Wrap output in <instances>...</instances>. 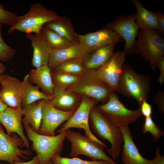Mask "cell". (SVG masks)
Returning <instances> with one entry per match:
<instances>
[{
	"instance_id": "7",
	"label": "cell",
	"mask_w": 164,
	"mask_h": 164,
	"mask_svg": "<svg viewBox=\"0 0 164 164\" xmlns=\"http://www.w3.org/2000/svg\"><path fill=\"white\" fill-rule=\"evenodd\" d=\"M96 107L111 124L119 128L128 125L142 116L139 107L134 110L127 108L113 91L105 103Z\"/></svg>"
},
{
	"instance_id": "28",
	"label": "cell",
	"mask_w": 164,
	"mask_h": 164,
	"mask_svg": "<svg viewBox=\"0 0 164 164\" xmlns=\"http://www.w3.org/2000/svg\"><path fill=\"white\" fill-rule=\"evenodd\" d=\"M83 58L67 60L58 65L51 71L63 72L80 76L86 70L83 65Z\"/></svg>"
},
{
	"instance_id": "25",
	"label": "cell",
	"mask_w": 164,
	"mask_h": 164,
	"mask_svg": "<svg viewBox=\"0 0 164 164\" xmlns=\"http://www.w3.org/2000/svg\"><path fill=\"white\" fill-rule=\"evenodd\" d=\"M136 10V21L139 29L157 30L158 19L157 12L146 9L138 0H132Z\"/></svg>"
},
{
	"instance_id": "4",
	"label": "cell",
	"mask_w": 164,
	"mask_h": 164,
	"mask_svg": "<svg viewBox=\"0 0 164 164\" xmlns=\"http://www.w3.org/2000/svg\"><path fill=\"white\" fill-rule=\"evenodd\" d=\"M134 53L140 54L156 70L158 61L164 56V39L156 30L139 29L135 44Z\"/></svg>"
},
{
	"instance_id": "6",
	"label": "cell",
	"mask_w": 164,
	"mask_h": 164,
	"mask_svg": "<svg viewBox=\"0 0 164 164\" xmlns=\"http://www.w3.org/2000/svg\"><path fill=\"white\" fill-rule=\"evenodd\" d=\"M67 90L102 104L108 100L112 90L97 76L96 70L86 69L79 80Z\"/></svg>"
},
{
	"instance_id": "31",
	"label": "cell",
	"mask_w": 164,
	"mask_h": 164,
	"mask_svg": "<svg viewBox=\"0 0 164 164\" xmlns=\"http://www.w3.org/2000/svg\"><path fill=\"white\" fill-rule=\"evenodd\" d=\"M51 160L53 164H111L108 162L103 160L87 161L77 157L69 158L62 157L59 155L54 156Z\"/></svg>"
},
{
	"instance_id": "16",
	"label": "cell",
	"mask_w": 164,
	"mask_h": 164,
	"mask_svg": "<svg viewBox=\"0 0 164 164\" xmlns=\"http://www.w3.org/2000/svg\"><path fill=\"white\" fill-rule=\"evenodd\" d=\"M119 128L123 137L121 161L124 164H156L154 158L147 159L140 154L134 142L128 125Z\"/></svg>"
},
{
	"instance_id": "12",
	"label": "cell",
	"mask_w": 164,
	"mask_h": 164,
	"mask_svg": "<svg viewBox=\"0 0 164 164\" xmlns=\"http://www.w3.org/2000/svg\"><path fill=\"white\" fill-rule=\"evenodd\" d=\"M126 55L117 51L104 64L96 70L97 76L113 91L117 92Z\"/></svg>"
},
{
	"instance_id": "27",
	"label": "cell",
	"mask_w": 164,
	"mask_h": 164,
	"mask_svg": "<svg viewBox=\"0 0 164 164\" xmlns=\"http://www.w3.org/2000/svg\"><path fill=\"white\" fill-rule=\"evenodd\" d=\"M40 33L52 50L63 48L73 44L60 36L53 30L47 28L43 27Z\"/></svg>"
},
{
	"instance_id": "17",
	"label": "cell",
	"mask_w": 164,
	"mask_h": 164,
	"mask_svg": "<svg viewBox=\"0 0 164 164\" xmlns=\"http://www.w3.org/2000/svg\"><path fill=\"white\" fill-rule=\"evenodd\" d=\"M23 115L21 108L14 109L7 106L0 113V123L4 126L8 134L15 133L18 135L23 140L25 147L29 149L30 144L24 134L22 124Z\"/></svg>"
},
{
	"instance_id": "21",
	"label": "cell",
	"mask_w": 164,
	"mask_h": 164,
	"mask_svg": "<svg viewBox=\"0 0 164 164\" xmlns=\"http://www.w3.org/2000/svg\"><path fill=\"white\" fill-rule=\"evenodd\" d=\"M29 81L41 89V91L53 98L55 88L51 70L48 65L35 68L28 74Z\"/></svg>"
},
{
	"instance_id": "40",
	"label": "cell",
	"mask_w": 164,
	"mask_h": 164,
	"mask_svg": "<svg viewBox=\"0 0 164 164\" xmlns=\"http://www.w3.org/2000/svg\"><path fill=\"white\" fill-rule=\"evenodd\" d=\"M7 106L0 97V113L3 111Z\"/></svg>"
},
{
	"instance_id": "8",
	"label": "cell",
	"mask_w": 164,
	"mask_h": 164,
	"mask_svg": "<svg viewBox=\"0 0 164 164\" xmlns=\"http://www.w3.org/2000/svg\"><path fill=\"white\" fill-rule=\"evenodd\" d=\"M66 130V138L71 144V149L69 155L76 157L79 155L87 156L92 161L105 160L111 164H118L104 152L105 146L102 145L84 136L80 133Z\"/></svg>"
},
{
	"instance_id": "33",
	"label": "cell",
	"mask_w": 164,
	"mask_h": 164,
	"mask_svg": "<svg viewBox=\"0 0 164 164\" xmlns=\"http://www.w3.org/2000/svg\"><path fill=\"white\" fill-rule=\"evenodd\" d=\"M19 17L16 13L5 10L0 3V23L11 26L17 22Z\"/></svg>"
},
{
	"instance_id": "30",
	"label": "cell",
	"mask_w": 164,
	"mask_h": 164,
	"mask_svg": "<svg viewBox=\"0 0 164 164\" xmlns=\"http://www.w3.org/2000/svg\"><path fill=\"white\" fill-rule=\"evenodd\" d=\"M142 130L144 134L149 132L155 142L164 135L162 129L154 122L151 116L145 118V121L142 126Z\"/></svg>"
},
{
	"instance_id": "13",
	"label": "cell",
	"mask_w": 164,
	"mask_h": 164,
	"mask_svg": "<svg viewBox=\"0 0 164 164\" xmlns=\"http://www.w3.org/2000/svg\"><path fill=\"white\" fill-rule=\"evenodd\" d=\"M78 39L88 53L113 43L121 42L123 39L114 31L104 27L94 32L78 34Z\"/></svg>"
},
{
	"instance_id": "43",
	"label": "cell",
	"mask_w": 164,
	"mask_h": 164,
	"mask_svg": "<svg viewBox=\"0 0 164 164\" xmlns=\"http://www.w3.org/2000/svg\"><path fill=\"white\" fill-rule=\"evenodd\" d=\"M47 164H53L51 160H50Z\"/></svg>"
},
{
	"instance_id": "36",
	"label": "cell",
	"mask_w": 164,
	"mask_h": 164,
	"mask_svg": "<svg viewBox=\"0 0 164 164\" xmlns=\"http://www.w3.org/2000/svg\"><path fill=\"white\" fill-rule=\"evenodd\" d=\"M157 67L159 69L160 73L158 81L160 84L162 85L164 82V56L158 61Z\"/></svg>"
},
{
	"instance_id": "35",
	"label": "cell",
	"mask_w": 164,
	"mask_h": 164,
	"mask_svg": "<svg viewBox=\"0 0 164 164\" xmlns=\"http://www.w3.org/2000/svg\"><path fill=\"white\" fill-rule=\"evenodd\" d=\"M142 116L145 118L151 116L152 114V105L147 102V101L144 100L141 104L139 105Z\"/></svg>"
},
{
	"instance_id": "10",
	"label": "cell",
	"mask_w": 164,
	"mask_h": 164,
	"mask_svg": "<svg viewBox=\"0 0 164 164\" xmlns=\"http://www.w3.org/2000/svg\"><path fill=\"white\" fill-rule=\"evenodd\" d=\"M25 147L23 140L17 134H6L0 123V161L7 162L10 164L16 162H24L20 158L28 160L26 155H30L29 150H23L19 147Z\"/></svg>"
},
{
	"instance_id": "3",
	"label": "cell",
	"mask_w": 164,
	"mask_h": 164,
	"mask_svg": "<svg viewBox=\"0 0 164 164\" xmlns=\"http://www.w3.org/2000/svg\"><path fill=\"white\" fill-rule=\"evenodd\" d=\"M23 126L28 139L32 142V149L36 153L40 164H47L53 156L60 155L66 139V130L56 135L50 136L35 132L29 125Z\"/></svg>"
},
{
	"instance_id": "1",
	"label": "cell",
	"mask_w": 164,
	"mask_h": 164,
	"mask_svg": "<svg viewBox=\"0 0 164 164\" xmlns=\"http://www.w3.org/2000/svg\"><path fill=\"white\" fill-rule=\"evenodd\" d=\"M151 82L150 75L138 73L125 63L116 92L135 100L140 105L144 100L147 101Z\"/></svg>"
},
{
	"instance_id": "34",
	"label": "cell",
	"mask_w": 164,
	"mask_h": 164,
	"mask_svg": "<svg viewBox=\"0 0 164 164\" xmlns=\"http://www.w3.org/2000/svg\"><path fill=\"white\" fill-rule=\"evenodd\" d=\"M154 101L158 106L159 111L162 114L164 113V92L158 90L154 98Z\"/></svg>"
},
{
	"instance_id": "37",
	"label": "cell",
	"mask_w": 164,
	"mask_h": 164,
	"mask_svg": "<svg viewBox=\"0 0 164 164\" xmlns=\"http://www.w3.org/2000/svg\"><path fill=\"white\" fill-rule=\"evenodd\" d=\"M158 19L157 31L163 36L164 35V15L160 12H157Z\"/></svg>"
},
{
	"instance_id": "26",
	"label": "cell",
	"mask_w": 164,
	"mask_h": 164,
	"mask_svg": "<svg viewBox=\"0 0 164 164\" xmlns=\"http://www.w3.org/2000/svg\"><path fill=\"white\" fill-rule=\"evenodd\" d=\"M23 86V94L21 104V108L37 101L44 100L50 102L53 98L39 90L37 86H33L29 81L28 74L25 76L22 81Z\"/></svg>"
},
{
	"instance_id": "32",
	"label": "cell",
	"mask_w": 164,
	"mask_h": 164,
	"mask_svg": "<svg viewBox=\"0 0 164 164\" xmlns=\"http://www.w3.org/2000/svg\"><path fill=\"white\" fill-rule=\"evenodd\" d=\"M3 25V24L0 23V61L6 62L14 57L16 50L7 44L3 39L1 33Z\"/></svg>"
},
{
	"instance_id": "38",
	"label": "cell",
	"mask_w": 164,
	"mask_h": 164,
	"mask_svg": "<svg viewBox=\"0 0 164 164\" xmlns=\"http://www.w3.org/2000/svg\"><path fill=\"white\" fill-rule=\"evenodd\" d=\"M160 148L157 147L155 149V159L156 164H164V157L160 154Z\"/></svg>"
},
{
	"instance_id": "5",
	"label": "cell",
	"mask_w": 164,
	"mask_h": 164,
	"mask_svg": "<svg viewBox=\"0 0 164 164\" xmlns=\"http://www.w3.org/2000/svg\"><path fill=\"white\" fill-rule=\"evenodd\" d=\"M59 16L55 12L47 9L40 3H35L30 5L28 12L19 16L17 22L10 26L8 33L10 35L16 30L26 34L39 33L46 23Z\"/></svg>"
},
{
	"instance_id": "24",
	"label": "cell",
	"mask_w": 164,
	"mask_h": 164,
	"mask_svg": "<svg viewBox=\"0 0 164 164\" xmlns=\"http://www.w3.org/2000/svg\"><path fill=\"white\" fill-rule=\"evenodd\" d=\"M45 101H36L22 108L24 115L22 118L23 125H29L33 131L38 133L42 123V107Z\"/></svg>"
},
{
	"instance_id": "44",
	"label": "cell",
	"mask_w": 164,
	"mask_h": 164,
	"mask_svg": "<svg viewBox=\"0 0 164 164\" xmlns=\"http://www.w3.org/2000/svg\"><path fill=\"white\" fill-rule=\"evenodd\" d=\"M8 164H10L9 163Z\"/></svg>"
},
{
	"instance_id": "18",
	"label": "cell",
	"mask_w": 164,
	"mask_h": 164,
	"mask_svg": "<svg viewBox=\"0 0 164 164\" xmlns=\"http://www.w3.org/2000/svg\"><path fill=\"white\" fill-rule=\"evenodd\" d=\"M83 97L73 91L55 86L53 97L49 103L59 110L75 112L80 106Z\"/></svg>"
},
{
	"instance_id": "19",
	"label": "cell",
	"mask_w": 164,
	"mask_h": 164,
	"mask_svg": "<svg viewBox=\"0 0 164 164\" xmlns=\"http://www.w3.org/2000/svg\"><path fill=\"white\" fill-rule=\"evenodd\" d=\"M26 36L31 41L33 49L32 66L37 68L48 65L52 50L41 33L26 34Z\"/></svg>"
},
{
	"instance_id": "2",
	"label": "cell",
	"mask_w": 164,
	"mask_h": 164,
	"mask_svg": "<svg viewBox=\"0 0 164 164\" xmlns=\"http://www.w3.org/2000/svg\"><path fill=\"white\" fill-rule=\"evenodd\" d=\"M89 123L93 132L103 141L107 140L111 145L107 151L114 159L119 156L123 137L119 128L113 125L106 117L94 106L89 115Z\"/></svg>"
},
{
	"instance_id": "15",
	"label": "cell",
	"mask_w": 164,
	"mask_h": 164,
	"mask_svg": "<svg viewBox=\"0 0 164 164\" xmlns=\"http://www.w3.org/2000/svg\"><path fill=\"white\" fill-rule=\"evenodd\" d=\"M0 97L8 107L14 109L21 108L23 94L22 81L9 76L1 83Z\"/></svg>"
},
{
	"instance_id": "9",
	"label": "cell",
	"mask_w": 164,
	"mask_h": 164,
	"mask_svg": "<svg viewBox=\"0 0 164 164\" xmlns=\"http://www.w3.org/2000/svg\"><path fill=\"white\" fill-rule=\"evenodd\" d=\"M105 27L114 31L124 39L125 45L122 51L126 55L134 53L139 29L136 21L135 13L127 16L119 15Z\"/></svg>"
},
{
	"instance_id": "41",
	"label": "cell",
	"mask_w": 164,
	"mask_h": 164,
	"mask_svg": "<svg viewBox=\"0 0 164 164\" xmlns=\"http://www.w3.org/2000/svg\"><path fill=\"white\" fill-rule=\"evenodd\" d=\"M6 70V66L1 62H0V75L3 74L4 72Z\"/></svg>"
},
{
	"instance_id": "39",
	"label": "cell",
	"mask_w": 164,
	"mask_h": 164,
	"mask_svg": "<svg viewBox=\"0 0 164 164\" xmlns=\"http://www.w3.org/2000/svg\"><path fill=\"white\" fill-rule=\"evenodd\" d=\"M13 164H40L38 156L36 155L31 160L26 162H16Z\"/></svg>"
},
{
	"instance_id": "11",
	"label": "cell",
	"mask_w": 164,
	"mask_h": 164,
	"mask_svg": "<svg viewBox=\"0 0 164 164\" xmlns=\"http://www.w3.org/2000/svg\"><path fill=\"white\" fill-rule=\"evenodd\" d=\"M81 102L72 117L61 126L56 131L60 133L71 128L83 129L85 135L99 144L108 147L97 138L92 132L90 128L89 117L92 108L98 102L95 100L85 96H83Z\"/></svg>"
},
{
	"instance_id": "42",
	"label": "cell",
	"mask_w": 164,
	"mask_h": 164,
	"mask_svg": "<svg viewBox=\"0 0 164 164\" xmlns=\"http://www.w3.org/2000/svg\"><path fill=\"white\" fill-rule=\"evenodd\" d=\"M8 75V74H3L0 75V87H1V83L2 81Z\"/></svg>"
},
{
	"instance_id": "29",
	"label": "cell",
	"mask_w": 164,
	"mask_h": 164,
	"mask_svg": "<svg viewBox=\"0 0 164 164\" xmlns=\"http://www.w3.org/2000/svg\"><path fill=\"white\" fill-rule=\"evenodd\" d=\"M51 75L55 86L66 89L77 81L80 77L67 73L53 71Z\"/></svg>"
},
{
	"instance_id": "14",
	"label": "cell",
	"mask_w": 164,
	"mask_h": 164,
	"mask_svg": "<svg viewBox=\"0 0 164 164\" xmlns=\"http://www.w3.org/2000/svg\"><path fill=\"white\" fill-rule=\"evenodd\" d=\"M74 113L59 110L45 101L42 107V121L38 133L47 136L55 135L56 128L69 120Z\"/></svg>"
},
{
	"instance_id": "20",
	"label": "cell",
	"mask_w": 164,
	"mask_h": 164,
	"mask_svg": "<svg viewBox=\"0 0 164 164\" xmlns=\"http://www.w3.org/2000/svg\"><path fill=\"white\" fill-rule=\"evenodd\" d=\"M87 53L79 43L56 50H52L48 65L51 71L62 63L68 60L83 57Z\"/></svg>"
},
{
	"instance_id": "23",
	"label": "cell",
	"mask_w": 164,
	"mask_h": 164,
	"mask_svg": "<svg viewBox=\"0 0 164 164\" xmlns=\"http://www.w3.org/2000/svg\"><path fill=\"white\" fill-rule=\"evenodd\" d=\"M43 27L53 30L73 43H79L78 34L75 31L71 20L66 16H60L57 19L46 23Z\"/></svg>"
},
{
	"instance_id": "22",
	"label": "cell",
	"mask_w": 164,
	"mask_h": 164,
	"mask_svg": "<svg viewBox=\"0 0 164 164\" xmlns=\"http://www.w3.org/2000/svg\"><path fill=\"white\" fill-rule=\"evenodd\" d=\"M117 42H114L92 52L87 53L83 58L85 69L97 70L106 62L113 55Z\"/></svg>"
}]
</instances>
